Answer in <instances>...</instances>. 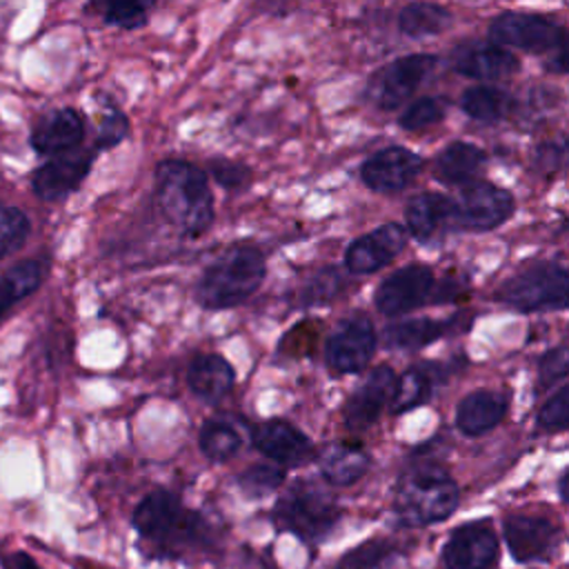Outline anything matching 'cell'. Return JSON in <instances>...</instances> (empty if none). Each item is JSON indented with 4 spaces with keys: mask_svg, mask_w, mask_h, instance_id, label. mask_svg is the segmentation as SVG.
<instances>
[{
    "mask_svg": "<svg viewBox=\"0 0 569 569\" xmlns=\"http://www.w3.org/2000/svg\"><path fill=\"white\" fill-rule=\"evenodd\" d=\"M160 213L182 233L200 236L213 222V196L202 169L187 160H164L156 169Z\"/></svg>",
    "mask_w": 569,
    "mask_h": 569,
    "instance_id": "6da1fadb",
    "label": "cell"
},
{
    "mask_svg": "<svg viewBox=\"0 0 569 569\" xmlns=\"http://www.w3.org/2000/svg\"><path fill=\"white\" fill-rule=\"evenodd\" d=\"M133 527L142 540L156 545L162 556H180L184 549L209 542L207 522L184 509L180 500L164 489L151 491L133 511Z\"/></svg>",
    "mask_w": 569,
    "mask_h": 569,
    "instance_id": "7a4b0ae2",
    "label": "cell"
},
{
    "mask_svg": "<svg viewBox=\"0 0 569 569\" xmlns=\"http://www.w3.org/2000/svg\"><path fill=\"white\" fill-rule=\"evenodd\" d=\"M264 256L240 244L213 260L196 284V298L207 309H227L247 300L264 278Z\"/></svg>",
    "mask_w": 569,
    "mask_h": 569,
    "instance_id": "3957f363",
    "label": "cell"
},
{
    "mask_svg": "<svg viewBox=\"0 0 569 569\" xmlns=\"http://www.w3.org/2000/svg\"><path fill=\"white\" fill-rule=\"evenodd\" d=\"M458 500V485L451 476L436 465H422L400 480L393 498V511L400 522L422 527L449 518L456 511Z\"/></svg>",
    "mask_w": 569,
    "mask_h": 569,
    "instance_id": "277c9868",
    "label": "cell"
},
{
    "mask_svg": "<svg viewBox=\"0 0 569 569\" xmlns=\"http://www.w3.org/2000/svg\"><path fill=\"white\" fill-rule=\"evenodd\" d=\"M338 518L340 507L336 498L313 482H296L273 507L276 527L307 542L325 540L338 525Z\"/></svg>",
    "mask_w": 569,
    "mask_h": 569,
    "instance_id": "5b68a950",
    "label": "cell"
},
{
    "mask_svg": "<svg viewBox=\"0 0 569 569\" xmlns=\"http://www.w3.org/2000/svg\"><path fill=\"white\" fill-rule=\"evenodd\" d=\"M569 273L556 262H540L522 269L502 282L496 298L518 311L565 309Z\"/></svg>",
    "mask_w": 569,
    "mask_h": 569,
    "instance_id": "8992f818",
    "label": "cell"
},
{
    "mask_svg": "<svg viewBox=\"0 0 569 569\" xmlns=\"http://www.w3.org/2000/svg\"><path fill=\"white\" fill-rule=\"evenodd\" d=\"M513 213V196L491 182H469L453 200V224L467 231H489Z\"/></svg>",
    "mask_w": 569,
    "mask_h": 569,
    "instance_id": "52a82bcc",
    "label": "cell"
},
{
    "mask_svg": "<svg viewBox=\"0 0 569 569\" xmlns=\"http://www.w3.org/2000/svg\"><path fill=\"white\" fill-rule=\"evenodd\" d=\"M436 64L438 58L431 53H413L393 60L371 82V100L378 104V109L385 111L402 107L409 96L422 84V80L433 71Z\"/></svg>",
    "mask_w": 569,
    "mask_h": 569,
    "instance_id": "ba28073f",
    "label": "cell"
},
{
    "mask_svg": "<svg viewBox=\"0 0 569 569\" xmlns=\"http://www.w3.org/2000/svg\"><path fill=\"white\" fill-rule=\"evenodd\" d=\"M493 44L518 47L527 51H556L565 47V29L553 20L529 13H502L489 24Z\"/></svg>",
    "mask_w": 569,
    "mask_h": 569,
    "instance_id": "9c48e42d",
    "label": "cell"
},
{
    "mask_svg": "<svg viewBox=\"0 0 569 569\" xmlns=\"http://www.w3.org/2000/svg\"><path fill=\"white\" fill-rule=\"evenodd\" d=\"M376 349V331L365 316L345 318L325 345V358L336 373L362 371Z\"/></svg>",
    "mask_w": 569,
    "mask_h": 569,
    "instance_id": "30bf717a",
    "label": "cell"
},
{
    "mask_svg": "<svg viewBox=\"0 0 569 569\" xmlns=\"http://www.w3.org/2000/svg\"><path fill=\"white\" fill-rule=\"evenodd\" d=\"M431 289L433 271L427 264H409L382 280L373 302L382 316L396 318L425 305Z\"/></svg>",
    "mask_w": 569,
    "mask_h": 569,
    "instance_id": "8fae6325",
    "label": "cell"
},
{
    "mask_svg": "<svg viewBox=\"0 0 569 569\" xmlns=\"http://www.w3.org/2000/svg\"><path fill=\"white\" fill-rule=\"evenodd\" d=\"M407 244V229L396 222H387L360 238H356L345 251V264L351 273H373L389 264Z\"/></svg>",
    "mask_w": 569,
    "mask_h": 569,
    "instance_id": "7c38bea8",
    "label": "cell"
},
{
    "mask_svg": "<svg viewBox=\"0 0 569 569\" xmlns=\"http://www.w3.org/2000/svg\"><path fill=\"white\" fill-rule=\"evenodd\" d=\"M422 169V158L405 147H387L365 160L362 182L378 193L405 189Z\"/></svg>",
    "mask_w": 569,
    "mask_h": 569,
    "instance_id": "4fadbf2b",
    "label": "cell"
},
{
    "mask_svg": "<svg viewBox=\"0 0 569 569\" xmlns=\"http://www.w3.org/2000/svg\"><path fill=\"white\" fill-rule=\"evenodd\" d=\"M496 558L498 538L482 522H469L456 529L442 549L447 569H491Z\"/></svg>",
    "mask_w": 569,
    "mask_h": 569,
    "instance_id": "5bb4252c",
    "label": "cell"
},
{
    "mask_svg": "<svg viewBox=\"0 0 569 569\" xmlns=\"http://www.w3.org/2000/svg\"><path fill=\"white\" fill-rule=\"evenodd\" d=\"M396 389V373L391 367H376L360 387L351 393L345 405V422L353 431L369 429L382 413V409L391 402Z\"/></svg>",
    "mask_w": 569,
    "mask_h": 569,
    "instance_id": "9a60e30c",
    "label": "cell"
},
{
    "mask_svg": "<svg viewBox=\"0 0 569 569\" xmlns=\"http://www.w3.org/2000/svg\"><path fill=\"white\" fill-rule=\"evenodd\" d=\"M91 160L93 153L80 149L53 156L42 167H38L31 178L36 196L42 200H60L69 196L89 173Z\"/></svg>",
    "mask_w": 569,
    "mask_h": 569,
    "instance_id": "2e32d148",
    "label": "cell"
},
{
    "mask_svg": "<svg viewBox=\"0 0 569 569\" xmlns=\"http://www.w3.org/2000/svg\"><path fill=\"white\" fill-rule=\"evenodd\" d=\"M502 529L507 547L518 562L547 558L560 538V529L538 516H509Z\"/></svg>",
    "mask_w": 569,
    "mask_h": 569,
    "instance_id": "e0dca14e",
    "label": "cell"
},
{
    "mask_svg": "<svg viewBox=\"0 0 569 569\" xmlns=\"http://www.w3.org/2000/svg\"><path fill=\"white\" fill-rule=\"evenodd\" d=\"M251 440L260 453L284 467H298L313 453L311 440L284 420H267L253 427Z\"/></svg>",
    "mask_w": 569,
    "mask_h": 569,
    "instance_id": "ac0fdd59",
    "label": "cell"
},
{
    "mask_svg": "<svg viewBox=\"0 0 569 569\" xmlns=\"http://www.w3.org/2000/svg\"><path fill=\"white\" fill-rule=\"evenodd\" d=\"M84 136V120L82 116L71 109H56L47 113L31 131V147L40 156H60L67 151L78 149Z\"/></svg>",
    "mask_w": 569,
    "mask_h": 569,
    "instance_id": "d6986e66",
    "label": "cell"
},
{
    "mask_svg": "<svg viewBox=\"0 0 569 569\" xmlns=\"http://www.w3.org/2000/svg\"><path fill=\"white\" fill-rule=\"evenodd\" d=\"M453 67L458 73L476 80H498L518 71L520 62L507 49L493 42H473L460 47L453 53Z\"/></svg>",
    "mask_w": 569,
    "mask_h": 569,
    "instance_id": "ffe728a7",
    "label": "cell"
},
{
    "mask_svg": "<svg viewBox=\"0 0 569 569\" xmlns=\"http://www.w3.org/2000/svg\"><path fill=\"white\" fill-rule=\"evenodd\" d=\"M507 413V396L500 391L478 389L465 396L456 411V425L465 436L491 431Z\"/></svg>",
    "mask_w": 569,
    "mask_h": 569,
    "instance_id": "44dd1931",
    "label": "cell"
},
{
    "mask_svg": "<svg viewBox=\"0 0 569 569\" xmlns=\"http://www.w3.org/2000/svg\"><path fill=\"white\" fill-rule=\"evenodd\" d=\"M187 380L198 398L204 402H218L233 387V369L222 356L202 353L191 360Z\"/></svg>",
    "mask_w": 569,
    "mask_h": 569,
    "instance_id": "7402d4cb",
    "label": "cell"
},
{
    "mask_svg": "<svg viewBox=\"0 0 569 569\" xmlns=\"http://www.w3.org/2000/svg\"><path fill=\"white\" fill-rule=\"evenodd\" d=\"M405 216L411 236L429 240L445 224H453V200L440 193H420L409 200Z\"/></svg>",
    "mask_w": 569,
    "mask_h": 569,
    "instance_id": "603a6c76",
    "label": "cell"
},
{
    "mask_svg": "<svg viewBox=\"0 0 569 569\" xmlns=\"http://www.w3.org/2000/svg\"><path fill=\"white\" fill-rule=\"evenodd\" d=\"M482 162H485V153L480 151V147L456 140L438 153L433 162V173L445 184H465V182L469 184L471 178L482 167Z\"/></svg>",
    "mask_w": 569,
    "mask_h": 569,
    "instance_id": "cb8c5ba5",
    "label": "cell"
},
{
    "mask_svg": "<svg viewBox=\"0 0 569 569\" xmlns=\"http://www.w3.org/2000/svg\"><path fill=\"white\" fill-rule=\"evenodd\" d=\"M369 469V456L358 447L349 442L331 445L320 456V471L327 482L347 487L353 485L358 478L365 476Z\"/></svg>",
    "mask_w": 569,
    "mask_h": 569,
    "instance_id": "d4e9b609",
    "label": "cell"
},
{
    "mask_svg": "<svg viewBox=\"0 0 569 569\" xmlns=\"http://www.w3.org/2000/svg\"><path fill=\"white\" fill-rule=\"evenodd\" d=\"M438 369L433 365H413L409 367L400 378H396V389L391 396V411L405 413L422 402L429 400L436 382H438Z\"/></svg>",
    "mask_w": 569,
    "mask_h": 569,
    "instance_id": "484cf974",
    "label": "cell"
},
{
    "mask_svg": "<svg viewBox=\"0 0 569 569\" xmlns=\"http://www.w3.org/2000/svg\"><path fill=\"white\" fill-rule=\"evenodd\" d=\"M44 267L38 260H24L0 276V318L20 300L29 298L42 282Z\"/></svg>",
    "mask_w": 569,
    "mask_h": 569,
    "instance_id": "4316f807",
    "label": "cell"
},
{
    "mask_svg": "<svg viewBox=\"0 0 569 569\" xmlns=\"http://www.w3.org/2000/svg\"><path fill=\"white\" fill-rule=\"evenodd\" d=\"M447 329H449V322H440L431 318L402 320L385 329V342L387 347H393V349H420L436 342Z\"/></svg>",
    "mask_w": 569,
    "mask_h": 569,
    "instance_id": "83f0119b",
    "label": "cell"
},
{
    "mask_svg": "<svg viewBox=\"0 0 569 569\" xmlns=\"http://www.w3.org/2000/svg\"><path fill=\"white\" fill-rule=\"evenodd\" d=\"M460 107L473 120L496 122L513 109V98L498 87H471L462 93Z\"/></svg>",
    "mask_w": 569,
    "mask_h": 569,
    "instance_id": "f1b7e54d",
    "label": "cell"
},
{
    "mask_svg": "<svg viewBox=\"0 0 569 569\" xmlns=\"http://www.w3.org/2000/svg\"><path fill=\"white\" fill-rule=\"evenodd\" d=\"M451 24V13L440 4L413 2L398 16V27L409 38H427L445 31Z\"/></svg>",
    "mask_w": 569,
    "mask_h": 569,
    "instance_id": "f546056e",
    "label": "cell"
},
{
    "mask_svg": "<svg viewBox=\"0 0 569 569\" xmlns=\"http://www.w3.org/2000/svg\"><path fill=\"white\" fill-rule=\"evenodd\" d=\"M242 445L240 433L222 420H207L200 429V449L213 462H224L238 453Z\"/></svg>",
    "mask_w": 569,
    "mask_h": 569,
    "instance_id": "4dcf8cb0",
    "label": "cell"
},
{
    "mask_svg": "<svg viewBox=\"0 0 569 569\" xmlns=\"http://www.w3.org/2000/svg\"><path fill=\"white\" fill-rule=\"evenodd\" d=\"M445 111H447V102L442 98H436V96L418 98L409 107H405L400 116V127L407 131H420L442 120Z\"/></svg>",
    "mask_w": 569,
    "mask_h": 569,
    "instance_id": "1f68e13d",
    "label": "cell"
},
{
    "mask_svg": "<svg viewBox=\"0 0 569 569\" xmlns=\"http://www.w3.org/2000/svg\"><path fill=\"white\" fill-rule=\"evenodd\" d=\"M284 482V471L276 465H253L238 476L240 489L249 498H262Z\"/></svg>",
    "mask_w": 569,
    "mask_h": 569,
    "instance_id": "d6a6232c",
    "label": "cell"
},
{
    "mask_svg": "<svg viewBox=\"0 0 569 569\" xmlns=\"http://www.w3.org/2000/svg\"><path fill=\"white\" fill-rule=\"evenodd\" d=\"M29 236V218L18 207L0 204V258L22 247Z\"/></svg>",
    "mask_w": 569,
    "mask_h": 569,
    "instance_id": "836d02e7",
    "label": "cell"
},
{
    "mask_svg": "<svg viewBox=\"0 0 569 569\" xmlns=\"http://www.w3.org/2000/svg\"><path fill=\"white\" fill-rule=\"evenodd\" d=\"M342 284L345 280L336 269H322L302 284L298 300L300 305H327L340 293Z\"/></svg>",
    "mask_w": 569,
    "mask_h": 569,
    "instance_id": "e575fe53",
    "label": "cell"
},
{
    "mask_svg": "<svg viewBox=\"0 0 569 569\" xmlns=\"http://www.w3.org/2000/svg\"><path fill=\"white\" fill-rule=\"evenodd\" d=\"M393 547L385 540H367L365 545L349 551L340 562L338 569H380L387 560H391Z\"/></svg>",
    "mask_w": 569,
    "mask_h": 569,
    "instance_id": "d590c367",
    "label": "cell"
},
{
    "mask_svg": "<svg viewBox=\"0 0 569 569\" xmlns=\"http://www.w3.org/2000/svg\"><path fill=\"white\" fill-rule=\"evenodd\" d=\"M567 398H569V389L567 387H560L547 402L545 407L540 409L538 413V425L542 429H549V431H562L567 427V420H569V405H567Z\"/></svg>",
    "mask_w": 569,
    "mask_h": 569,
    "instance_id": "8d00e7d4",
    "label": "cell"
},
{
    "mask_svg": "<svg viewBox=\"0 0 569 569\" xmlns=\"http://www.w3.org/2000/svg\"><path fill=\"white\" fill-rule=\"evenodd\" d=\"M104 22L120 29H138L147 22V9L140 2H111L104 9Z\"/></svg>",
    "mask_w": 569,
    "mask_h": 569,
    "instance_id": "74e56055",
    "label": "cell"
},
{
    "mask_svg": "<svg viewBox=\"0 0 569 569\" xmlns=\"http://www.w3.org/2000/svg\"><path fill=\"white\" fill-rule=\"evenodd\" d=\"M567 378V349L565 345L547 351L538 367V389H547Z\"/></svg>",
    "mask_w": 569,
    "mask_h": 569,
    "instance_id": "f35d334b",
    "label": "cell"
},
{
    "mask_svg": "<svg viewBox=\"0 0 569 569\" xmlns=\"http://www.w3.org/2000/svg\"><path fill=\"white\" fill-rule=\"evenodd\" d=\"M209 169H211L216 182H220L224 189H240L251 176L249 167H244L242 162H236V160H211Z\"/></svg>",
    "mask_w": 569,
    "mask_h": 569,
    "instance_id": "ab89813d",
    "label": "cell"
},
{
    "mask_svg": "<svg viewBox=\"0 0 569 569\" xmlns=\"http://www.w3.org/2000/svg\"><path fill=\"white\" fill-rule=\"evenodd\" d=\"M124 136H127V118H124L120 111H109V113L100 120L96 147H98V149L116 147Z\"/></svg>",
    "mask_w": 569,
    "mask_h": 569,
    "instance_id": "60d3db41",
    "label": "cell"
},
{
    "mask_svg": "<svg viewBox=\"0 0 569 569\" xmlns=\"http://www.w3.org/2000/svg\"><path fill=\"white\" fill-rule=\"evenodd\" d=\"M318 338V327L311 325V322H302L298 327H293L280 342V349L291 353V356H298V353H309L313 351V342Z\"/></svg>",
    "mask_w": 569,
    "mask_h": 569,
    "instance_id": "b9f144b4",
    "label": "cell"
},
{
    "mask_svg": "<svg viewBox=\"0 0 569 569\" xmlns=\"http://www.w3.org/2000/svg\"><path fill=\"white\" fill-rule=\"evenodd\" d=\"M0 569H42L38 560L22 549H0Z\"/></svg>",
    "mask_w": 569,
    "mask_h": 569,
    "instance_id": "7bdbcfd3",
    "label": "cell"
},
{
    "mask_svg": "<svg viewBox=\"0 0 569 569\" xmlns=\"http://www.w3.org/2000/svg\"><path fill=\"white\" fill-rule=\"evenodd\" d=\"M558 489H560V498H562V500H567V471H562L560 482H558Z\"/></svg>",
    "mask_w": 569,
    "mask_h": 569,
    "instance_id": "ee69618b",
    "label": "cell"
}]
</instances>
